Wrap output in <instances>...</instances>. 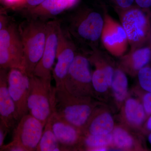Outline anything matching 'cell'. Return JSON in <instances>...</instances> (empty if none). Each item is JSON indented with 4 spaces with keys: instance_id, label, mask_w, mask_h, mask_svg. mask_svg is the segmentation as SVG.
Here are the masks:
<instances>
[{
    "instance_id": "obj_1",
    "label": "cell",
    "mask_w": 151,
    "mask_h": 151,
    "mask_svg": "<svg viewBox=\"0 0 151 151\" xmlns=\"http://www.w3.org/2000/svg\"><path fill=\"white\" fill-rule=\"evenodd\" d=\"M47 22L31 18L23 22L18 28L21 40L25 71L28 75L33 72L42 56L47 36Z\"/></svg>"
},
{
    "instance_id": "obj_2",
    "label": "cell",
    "mask_w": 151,
    "mask_h": 151,
    "mask_svg": "<svg viewBox=\"0 0 151 151\" xmlns=\"http://www.w3.org/2000/svg\"><path fill=\"white\" fill-rule=\"evenodd\" d=\"M115 9L127 35L131 49L150 44L151 39V10H145L136 5L125 9Z\"/></svg>"
},
{
    "instance_id": "obj_3",
    "label": "cell",
    "mask_w": 151,
    "mask_h": 151,
    "mask_svg": "<svg viewBox=\"0 0 151 151\" xmlns=\"http://www.w3.org/2000/svg\"><path fill=\"white\" fill-rule=\"evenodd\" d=\"M29 77V113L40 121L45 127L54 112L56 89L52 85L51 80L40 78L33 74Z\"/></svg>"
},
{
    "instance_id": "obj_4",
    "label": "cell",
    "mask_w": 151,
    "mask_h": 151,
    "mask_svg": "<svg viewBox=\"0 0 151 151\" xmlns=\"http://www.w3.org/2000/svg\"><path fill=\"white\" fill-rule=\"evenodd\" d=\"M104 17L91 9H83L76 12L70 17L69 34L81 43L92 46L101 37L104 25Z\"/></svg>"
},
{
    "instance_id": "obj_5",
    "label": "cell",
    "mask_w": 151,
    "mask_h": 151,
    "mask_svg": "<svg viewBox=\"0 0 151 151\" xmlns=\"http://www.w3.org/2000/svg\"><path fill=\"white\" fill-rule=\"evenodd\" d=\"M75 97L65 89H56L54 113L62 120L79 129L89 119L91 108Z\"/></svg>"
},
{
    "instance_id": "obj_6",
    "label": "cell",
    "mask_w": 151,
    "mask_h": 151,
    "mask_svg": "<svg viewBox=\"0 0 151 151\" xmlns=\"http://www.w3.org/2000/svg\"><path fill=\"white\" fill-rule=\"evenodd\" d=\"M0 68L25 71L21 40L14 25L8 24L0 30Z\"/></svg>"
},
{
    "instance_id": "obj_7",
    "label": "cell",
    "mask_w": 151,
    "mask_h": 151,
    "mask_svg": "<svg viewBox=\"0 0 151 151\" xmlns=\"http://www.w3.org/2000/svg\"><path fill=\"white\" fill-rule=\"evenodd\" d=\"M76 53L75 44L60 24L58 29L57 63L52 71L56 89H65L64 82Z\"/></svg>"
},
{
    "instance_id": "obj_8",
    "label": "cell",
    "mask_w": 151,
    "mask_h": 151,
    "mask_svg": "<svg viewBox=\"0 0 151 151\" xmlns=\"http://www.w3.org/2000/svg\"><path fill=\"white\" fill-rule=\"evenodd\" d=\"M9 92L15 107L19 121L29 113L28 100L30 88L29 76L18 68L9 69L7 75Z\"/></svg>"
},
{
    "instance_id": "obj_9",
    "label": "cell",
    "mask_w": 151,
    "mask_h": 151,
    "mask_svg": "<svg viewBox=\"0 0 151 151\" xmlns=\"http://www.w3.org/2000/svg\"><path fill=\"white\" fill-rule=\"evenodd\" d=\"M60 24V23L57 20L47 22L46 42L43 53L33 72V75L44 79L51 80L53 65L56 58L58 29Z\"/></svg>"
},
{
    "instance_id": "obj_10",
    "label": "cell",
    "mask_w": 151,
    "mask_h": 151,
    "mask_svg": "<svg viewBox=\"0 0 151 151\" xmlns=\"http://www.w3.org/2000/svg\"><path fill=\"white\" fill-rule=\"evenodd\" d=\"M44 128L40 121L28 113L20 119L15 127L12 141L24 151H36Z\"/></svg>"
},
{
    "instance_id": "obj_11",
    "label": "cell",
    "mask_w": 151,
    "mask_h": 151,
    "mask_svg": "<svg viewBox=\"0 0 151 151\" xmlns=\"http://www.w3.org/2000/svg\"><path fill=\"white\" fill-rule=\"evenodd\" d=\"M100 39L105 49L111 54L119 56L127 51L129 42L127 35L122 26L106 13Z\"/></svg>"
},
{
    "instance_id": "obj_12",
    "label": "cell",
    "mask_w": 151,
    "mask_h": 151,
    "mask_svg": "<svg viewBox=\"0 0 151 151\" xmlns=\"http://www.w3.org/2000/svg\"><path fill=\"white\" fill-rule=\"evenodd\" d=\"M92 75L89 60L76 52L65 79V89L70 94L78 96L82 94L84 85L92 82Z\"/></svg>"
},
{
    "instance_id": "obj_13",
    "label": "cell",
    "mask_w": 151,
    "mask_h": 151,
    "mask_svg": "<svg viewBox=\"0 0 151 151\" xmlns=\"http://www.w3.org/2000/svg\"><path fill=\"white\" fill-rule=\"evenodd\" d=\"M9 69L0 68V119L9 131L19 122L8 86Z\"/></svg>"
},
{
    "instance_id": "obj_14",
    "label": "cell",
    "mask_w": 151,
    "mask_h": 151,
    "mask_svg": "<svg viewBox=\"0 0 151 151\" xmlns=\"http://www.w3.org/2000/svg\"><path fill=\"white\" fill-rule=\"evenodd\" d=\"M79 0H45L40 5L25 10L31 18L43 19L62 13L73 7Z\"/></svg>"
},
{
    "instance_id": "obj_15",
    "label": "cell",
    "mask_w": 151,
    "mask_h": 151,
    "mask_svg": "<svg viewBox=\"0 0 151 151\" xmlns=\"http://www.w3.org/2000/svg\"><path fill=\"white\" fill-rule=\"evenodd\" d=\"M51 118L52 130L60 145L61 151L65 147L77 143L79 139L78 128L59 118L54 113Z\"/></svg>"
},
{
    "instance_id": "obj_16",
    "label": "cell",
    "mask_w": 151,
    "mask_h": 151,
    "mask_svg": "<svg viewBox=\"0 0 151 151\" xmlns=\"http://www.w3.org/2000/svg\"><path fill=\"white\" fill-rule=\"evenodd\" d=\"M151 60V47L150 44L134 49L124 58V63L133 72H138L147 65Z\"/></svg>"
},
{
    "instance_id": "obj_17",
    "label": "cell",
    "mask_w": 151,
    "mask_h": 151,
    "mask_svg": "<svg viewBox=\"0 0 151 151\" xmlns=\"http://www.w3.org/2000/svg\"><path fill=\"white\" fill-rule=\"evenodd\" d=\"M36 151H61L60 145L52 130L51 116L45 126Z\"/></svg>"
},
{
    "instance_id": "obj_18",
    "label": "cell",
    "mask_w": 151,
    "mask_h": 151,
    "mask_svg": "<svg viewBox=\"0 0 151 151\" xmlns=\"http://www.w3.org/2000/svg\"><path fill=\"white\" fill-rule=\"evenodd\" d=\"M125 114L129 123L135 126L140 125L145 117L143 105L135 99H129L125 104Z\"/></svg>"
},
{
    "instance_id": "obj_19",
    "label": "cell",
    "mask_w": 151,
    "mask_h": 151,
    "mask_svg": "<svg viewBox=\"0 0 151 151\" xmlns=\"http://www.w3.org/2000/svg\"><path fill=\"white\" fill-rule=\"evenodd\" d=\"M114 128V122L112 116L104 113L97 117L91 123L89 131L91 135H105L110 134Z\"/></svg>"
},
{
    "instance_id": "obj_20",
    "label": "cell",
    "mask_w": 151,
    "mask_h": 151,
    "mask_svg": "<svg viewBox=\"0 0 151 151\" xmlns=\"http://www.w3.org/2000/svg\"><path fill=\"white\" fill-rule=\"evenodd\" d=\"M111 86L117 100L121 102L125 100L128 92V81L123 70L119 69L115 70Z\"/></svg>"
},
{
    "instance_id": "obj_21",
    "label": "cell",
    "mask_w": 151,
    "mask_h": 151,
    "mask_svg": "<svg viewBox=\"0 0 151 151\" xmlns=\"http://www.w3.org/2000/svg\"><path fill=\"white\" fill-rule=\"evenodd\" d=\"M110 65L99 63L92 75V82L94 89L99 92L107 91L108 86L107 73Z\"/></svg>"
},
{
    "instance_id": "obj_22",
    "label": "cell",
    "mask_w": 151,
    "mask_h": 151,
    "mask_svg": "<svg viewBox=\"0 0 151 151\" xmlns=\"http://www.w3.org/2000/svg\"><path fill=\"white\" fill-rule=\"evenodd\" d=\"M113 142L118 147L129 149L133 145V140L131 136L122 128H116L112 134Z\"/></svg>"
},
{
    "instance_id": "obj_23",
    "label": "cell",
    "mask_w": 151,
    "mask_h": 151,
    "mask_svg": "<svg viewBox=\"0 0 151 151\" xmlns=\"http://www.w3.org/2000/svg\"><path fill=\"white\" fill-rule=\"evenodd\" d=\"M113 142L112 134L105 135H90L85 140L86 145L92 149L100 147H105Z\"/></svg>"
},
{
    "instance_id": "obj_24",
    "label": "cell",
    "mask_w": 151,
    "mask_h": 151,
    "mask_svg": "<svg viewBox=\"0 0 151 151\" xmlns=\"http://www.w3.org/2000/svg\"><path fill=\"white\" fill-rule=\"evenodd\" d=\"M138 77L142 88L151 93V67L147 65L138 71Z\"/></svg>"
},
{
    "instance_id": "obj_25",
    "label": "cell",
    "mask_w": 151,
    "mask_h": 151,
    "mask_svg": "<svg viewBox=\"0 0 151 151\" xmlns=\"http://www.w3.org/2000/svg\"><path fill=\"white\" fill-rule=\"evenodd\" d=\"M115 9H125L134 5L135 0H111Z\"/></svg>"
},
{
    "instance_id": "obj_26",
    "label": "cell",
    "mask_w": 151,
    "mask_h": 151,
    "mask_svg": "<svg viewBox=\"0 0 151 151\" xmlns=\"http://www.w3.org/2000/svg\"><path fill=\"white\" fill-rule=\"evenodd\" d=\"M45 0H24L19 9H24V11L34 8L41 4Z\"/></svg>"
},
{
    "instance_id": "obj_27",
    "label": "cell",
    "mask_w": 151,
    "mask_h": 151,
    "mask_svg": "<svg viewBox=\"0 0 151 151\" xmlns=\"http://www.w3.org/2000/svg\"><path fill=\"white\" fill-rule=\"evenodd\" d=\"M143 107L145 113L151 114V93L148 92L144 95L143 99Z\"/></svg>"
},
{
    "instance_id": "obj_28",
    "label": "cell",
    "mask_w": 151,
    "mask_h": 151,
    "mask_svg": "<svg viewBox=\"0 0 151 151\" xmlns=\"http://www.w3.org/2000/svg\"><path fill=\"white\" fill-rule=\"evenodd\" d=\"M9 130L0 119V148L3 145L4 141Z\"/></svg>"
},
{
    "instance_id": "obj_29",
    "label": "cell",
    "mask_w": 151,
    "mask_h": 151,
    "mask_svg": "<svg viewBox=\"0 0 151 151\" xmlns=\"http://www.w3.org/2000/svg\"><path fill=\"white\" fill-rule=\"evenodd\" d=\"M136 5L145 10H150L151 8V0H135Z\"/></svg>"
},
{
    "instance_id": "obj_30",
    "label": "cell",
    "mask_w": 151,
    "mask_h": 151,
    "mask_svg": "<svg viewBox=\"0 0 151 151\" xmlns=\"http://www.w3.org/2000/svg\"><path fill=\"white\" fill-rule=\"evenodd\" d=\"M7 5L14 8L16 9L19 8L24 0H3Z\"/></svg>"
},
{
    "instance_id": "obj_31",
    "label": "cell",
    "mask_w": 151,
    "mask_h": 151,
    "mask_svg": "<svg viewBox=\"0 0 151 151\" xmlns=\"http://www.w3.org/2000/svg\"><path fill=\"white\" fill-rule=\"evenodd\" d=\"M8 25V21L6 18L4 17L0 19V30L5 27Z\"/></svg>"
},
{
    "instance_id": "obj_32",
    "label": "cell",
    "mask_w": 151,
    "mask_h": 151,
    "mask_svg": "<svg viewBox=\"0 0 151 151\" xmlns=\"http://www.w3.org/2000/svg\"><path fill=\"white\" fill-rule=\"evenodd\" d=\"M93 151H104L107 150V148L105 147H100L92 149Z\"/></svg>"
},
{
    "instance_id": "obj_33",
    "label": "cell",
    "mask_w": 151,
    "mask_h": 151,
    "mask_svg": "<svg viewBox=\"0 0 151 151\" xmlns=\"http://www.w3.org/2000/svg\"><path fill=\"white\" fill-rule=\"evenodd\" d=\"M147 128L149 130L151 131V117L149 118L147 122Z\"/></svg>"
},
{
    "instance_id": "obj_34",
    "label": "cell",
    "mask_w": 151,
    "mask_h": 151,
    "mask_svg": "<svg viewBox=\"0 0 151 151\" xmlns=\"http://www.w3.org/2000/svg\"><path fill=\"white\" fill-rule=\"evenodd\" d=\"M148 140L149 142L150 143V144L151 145V133L150 134V135H149L148 137Z\"/></svg>"
},
{
    "instance_id": "obj_35",
    "label": "cell",
    "mask_w": 151,
    "mask_h": 151,
    "mask_svg": "<svg viewBox=\"0 0 151 151\" xmlns=\"http://www.w3.org/2000/svg\"><path fill=\"white\" fill-rule=\"evenodd\" d=\"M4 17L3 15L2 12L0 11V19L3 18Z\"/></svg>"
},
{
    "instance_id": "obj_36",
    "label": "cell",
    "mask_w": 151,
    "mask_h": 151,
    "mask_svg": "<svg viewBox=\"0 0 151 151\" xmlns=\"http://www.w3.org/2000/svg\"><path fill=\"white\" fill-rule=\"evenodd\" d=\"M150 18H151V10L150 11ZM150 46L151 47V39L150 42Z\"/></svg>"
}]
</instances>
